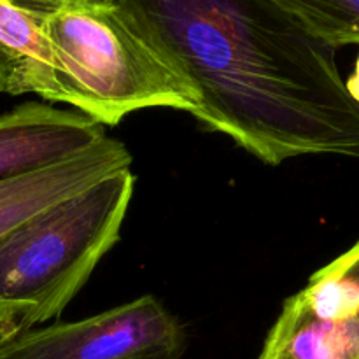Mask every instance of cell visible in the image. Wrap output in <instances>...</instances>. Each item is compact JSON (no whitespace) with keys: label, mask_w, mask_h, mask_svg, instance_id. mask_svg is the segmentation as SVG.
<instances>
[{"label":"cell","mask_w":359,"mask_h":359,"mask_svg":"<svg viewBox=\"0 0 359 359\" xmlns=\"http://www.w3.org/2000/svg\"><path fill=\"white\" fill-rule=\"evenodd\" d=\"M34 13L51 62L53 102L102 126L153 107L191 114L198 91L121 11L102 0H42Z\"/></svg>","instance_id":"2"},{"label":"cell","mask_w":359,"mask_h":359,"mask_svg":"<svg viewBox=\"0 0 359 359\" xmlns=\"http://www.w3.org/2000/svg\"><path fill=\"white\" fill-rule=\"evenodd\" d=\"M135 191L130 168L0 237V339L56 319L118 244Z\"/></svg>","instance_id":"3"},{"label":"cell","mask_w":359,"mask_h":359,"mask_svg":"<svg viewBox=\"0 0 359 359\" xmlns=\"http://www.w3.org/2000/svg\"><path fill=\"white\" fill-rule=\"evenodd\" d=\"M333 49L359 44V0H273Z\"/></svg>","instance_id":"8"},{"label":"cell","mask_w":359,"mask_h":359,"mask_svg":"<svg viewBox=\"0 0 359 359\" xmlns=\"http://www.w3.org/2000/svg\"><path fill=\"white\" fill-rule=\"evenodd\" d=\"M7 2L14 4V6L18 7H30V6H35V4L42 2V0H7Z\"/></svg>","instance_id":"12"},{"label":"cell","mask_w":359,"mask_h":359,"mask_svg":"<svg viewBox=\"0 0 359 359\" xmlns=\"http://www.w3.org/2000/svg\"><path fill=\"white\" fill-rule=\"evenodd\" d=\"M20 69L14 56L0 44V93L18 95Z\"/></svg>","instance_id":"10"},{"label":"cell","mask_w":359,"mask_h":359,"mask_svg":"<svg viewBox=\"0 0 359 359\" xmlns=\"http://www.w3.org/2000/svg\"><path fill=\"white\" fill-rule=\"evenodd\" d=\"M346 88L347 93L351 95V98L359 105V55L356 60V67H354V72L351 74L349 79L346 81Z\"/></svg>","instance_id":"11"},{"label":"cell","mask_w":359,"mask_h":359,"mask_svg":"<svg viewBox=\"0 0 359 359\" xmlns=\"http://www.w3.org/2000/svg\"><path fill=\"white\" fill-rule=\"evenodd\" d=\"M258 359H359V314L319 318L300 294H293L284 302Z\"/></svg>","instance_id":"7"},{"label":"cell","mask_w":359,"mask_h":359,"mask_svg":"<svg viewBox=\"0 0 359 359\" xmlns=\"http://www.w3.org/2000/svg\"><path fill=\"white\" fill-rule=\"evenodd\" d=\"M132 154L121 140L105 137L90 149L49 167L0 181V237L28 217L90 188L100 179L125 170Z\"/></svg>","instance_id":"6"},{"label":"cell","mask_w":359,"mask_h":359,"mask_svg":"<svg viewBox=\"0 0 359 359\" xmlns=\"http://www.w3.org/2000/svg\"><path fill=\"white\" fill-rule=\"evenodd\" d=\"M193 84L191 112L259 161L359 158V105L337 49L273 0H102Z\"/></svg>","instance_id":"1"},{"label":"cell","mask_w":359,"mask_h":359,"mask_svg":"<svg viewBox=\"0 0 359 359\" xmlns=\"http://www.w3.org/2000/svg\"><path fill=\"white\" fill-rule=\"evenodd\" d=\"M323 269H325L326 272L333 273V276L344 277V279L353 283L359 290V241L349 249V251L340 255L339 258L333 259L330 265L323 266Z\"/></svg>","instance_id":"9"},{"label":"cell","mask_w":359,"mask_h":359,"mask_svg":"<svg viewBox=\"0 0 359 359\" xmlns=\"http://www.w3.org/2000/svg\"><path fill=\"white\" fill-rule=\"evenodd\" d=\"M186 332L153 294L0 339V359H181Z\"/></svg>","instance_id":"4"},{"label":"cell","mask_w":359,"mask_h":359,"mask_svg":"<svg viewBox=\"0 0 359 359\" xmlns=\"http://www.w3.org/2000/svg\"><path fill=\"white\" fill-rule=\"evenodd\" d=\"M105 126L79 111L27 102L0 114V181L74 156L105 139Z\"/></svg>","instance_id":"5"}]
</instances>
